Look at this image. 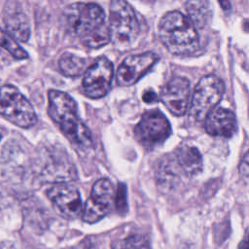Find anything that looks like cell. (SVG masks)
<instances>
[{"label": "cell", "instance_id": "obj_20", "mask_svg": "<svg viewBox=\"0 0 249 249\" xmlns=\"http://www.w3.org/2000/svg\"><path fill=\"white\" fill-rule=\"evenodd\" d=\"M115 203L118 211L122 214L125 213L127 209V203H126V187L124 184H120L117 191H116V196H115Z\"/></svg>", "mask_w": 249, "mask_h": 249}, {"label": "cell", "instance_id": "obj_23", "mask_svg": "<svg viewBox=\"0 0 249 249\" xmlns=\"http://www.w3.org/2000/svg\"><path fill=\"white\" fill-rule=\"evenodd\" d=\"M1 137H2V135H1V133H0V139H1Z\"/></svg>", "mask_w": 249, "mask_h": 249}, {"label": "cell", "instance_id": "obj_7", "mask_svg": "<svg viewBox=\"0 0 249 249\" xmlns=\"http://www.w3.org/2000/svg\"><path fill=\"white\" fill-rule=\"evenodd\" d=\"M170 134V124L166 117L159 110L146 112L134 127L136 140L147 149H153L161 145Z\"/></svg>", "mask_w": 249, "mask_h": 249}, {"label": "cell", "instance_id": "obj_6", "mask_svg": "<svg viewBox=\"0 0 249 249\" xmlns=\"http://www.w3.org/2000/svg\"><path fill=\"white\" fill-rule=\"evenodd\" d=\"M224 92L225 86L219 77L212 74L202 77L193 93L190 107L191 116L197 122L204 121L220 102Z\"/></svg>", "mask_w": 249, "mask_h": 249}, {"label": "cell", "instance_id": "obj_15", "mask_svg": "<svg viewBox=\"0 0 249 249\" xmlns=\"http://www.w3.org/2000/svg\"><path fill=\"white\" fill-rule=\"evenodd\" d=\"M3 19L8 30V34L16 40L20 42H26L30 35L29 22L26 16L20 12H12L6 13L3 17Z\"/></svg>", "mask_w": 249, "mask_h": 249}, {"label": "cell", "instance_id": "obj_13", "mask_svg": "<svg viewBox=\"0 0 249 249\" xmlns=\"http://www.w3.org/2000/svg\"><path fill=\"white\" fill-rule=\"evenodd\" d=\"M204 128L212 136L231 137L236 130V119L232 111L215 107L204 120Z\"/></svg>", "mask_w": 249, "mask_h": 249}, {"label": "cell", "instance_id": "obj_11", "mask_svg": "<svg viewBox=\"0 0 249 249\" xmlns=\"http://www.w3.org/2000/svg\"><path fill=\"white\" fill-rule=\"evenodd\" d=\"M157 60V54L151 52L126 56L117 70L118 85L121 87L134 85L154 66Z\"/></svg>", "mask_w": 249, "mask_h": 249}, {"label": "cell", "instance_id": "obj_4", "mask_svg": "<svg viewBox=\"0 0 249 249\" xmlns=\"http://www.w3.org/2000/svg\"><path fill=\"white\" fill-rule=\"evenodd\" d=\"M108 32L115 48L128 50L139 35V22L130 4L123 0H113L109 7Z\"/></svg>", "mask_w": 249, "mask_h": 249}, {"label": "cell", "instance_id": "obj_5", "mask_svg": "<svg viewBox=\"0 0 249 249\" xmlns=\"http://www.w3.org/2000/svg\"><path fill=\"white\" fill-rule=\"evenodd\" d=\"M0 115L17 126L27 128L37 122L31 103L13 85L0 89Z\"/></svg>", "mask_w": 249, "mask_h": 249}, {"label": "cell", "instance_id": "obj_8", "mask_svg": "<svg viewBox=\"0 0 249 249\" xmlns=\"http://www.w3.org/2000/svg\"><path fill=\"white\" fill-rule=\"evenodd\" d=\"M113 75L112 62L104 56L98 57L84 74L82 88L85 95L92 99L105 96L110 90Z\"/></svg>", "mask_w": 249, "mask_h": 249}, {"label": "cell", "instance_id": "obj_9", "mask_svg": "<svg viewBox=\"0 0 249 249\" xmlns=\"http://www.w3.org/2000/svg\"><path fill=\"white\" fill-rule=\"evenodd\" d=\"M114 198V187L112 183L102 178L97 180L85 204L83 220L87 223H95L102 219L109 211Z\"/></svg>", "mask_w": 249, "mask_h": 249}, {"label": "cell", "instance_id": "obj_3", "mask_svg": "<svg viewBox=\"0 0 249 249\" xmlns=\"http://www.w3.org/2000/svg\"><path fill=\"white\" fill-rule=\"evenodd\" d=\"M159 36L166 50L176 55L193 54L199 47L195 26L179 11H170L162 16L159 22Z\"/></svg>", "mask_w": 249, "mask_h": 249}, {"label": "cell", "instance_id": "obj_2", "mask_svg": "<svg viewBox=\"0 0 249 249\" xmlns=\"http://www.w3.org/2000/svg\"><path fill=\"white\" fill-rule=\"evenodd\" d=\"M48 98L49 115L64 136L77 147L86 148L90 145V131L80 120L75 100L68 93L57 89H50Z\"/></svg>", "mask_w": 249, "mask_h": 249}, {"label": "cell", "instance_id": "obj_22", "mask_svg": "<svg viewBox=\"0 0 249 249\" xmlns=\"http://www.w3.org/2000/svg\"><path fill=\"white\" fill-rule=\"evenodd\" d=\"M142 99L144 102L146 103H152V102H155L159 99L158 95L156 94L155 91L149 89V90H145L143 95H142Z\"/></svg>", "mask_w": 249, "mask_h": 249}, {"label": "cell", "instance_id": "obj_21", "mask_svg": "<svg viewBox=\"0 0 249 249\" xmlns=\"http://www.w3.org/2000/svg\"><path fill=\"white\" fill-rule=\"evenodd\" d=\"M239 171H240V174L243 177V179L246 181L248 178V154L247 153H245V155L240 162Z\"/></svg>", "mask_w": 249, "mask_h": 249}, {"label": "cell", "instance_id": "obj_16", "mask_svg": "<svg viewBox=\"0 0 249 249\" xmlns=\"http://www.w3.org/2000/svg\"><path fill=\"white\" fill-rule=\"evenodd\" d=\"M86 59L74 53H64L58 60V66L61 73L67 77H78L86 68Z\"/></svg>", "mask_w": 249, "mask_h": 249}, {"label": "cell", "instance_id": "obj_12", "mask_svg": "<svg viewBox=\"0 0 249 249\" xmlns=\"http://www.w3.org/2000/svg\"><path fill=\"white\" fill-rule=\"evenodd\" d=\"M190 82L184 77H176L167 82L160 90V100L174 116H183L189 107Z\"/></svg>", "mask_w": 249, "mask_h": 249}, {"label": "cell", "instance_id": "obj_14", "mask_svg": "<svg viewBox=\"0 0 249 249\" xmlns=\"http://www.w3.org/2000/svg\"><path fill=\"white\" fill-rule=\"evenodd\" d=\"M181 173L185 176H195L202 169V157L197 148L190 145L178 147L171 155Z\"/></svg>", "mask_w": 249, "mask_h": 249}, {"label": "cell", "instance_id": "obj_10", "mask_svg": "<svg viewBox=\"0 0 249 249\" xmlns=\"http://www.w3.org/2000/svg\"><path fill=\"white\" fill-rule=\"evenodd\" d=\"M47 196L56 212L65 219H74L82 212V199L79 191L67 183L53 184L47 190Z\"/></svg>", "mask_w": 249, "mask_h": 249}, {"label": "cell", "instance_id": "obj_17", "mask_svg": "<svg viewBox=\"0 0 249 249\" xmlns=\"http://www.w3.org/2000/svg\"><path fill=\"white\" fill-rule=\"evenodd\" d=\"M187 17L194 26L201 28L209 18V2L207 1H189L186 3Z\"/></svg>", "mask_w": 249, "mask_h": 249}, {"label": "cell", "instance_id": "obj_18", "mask_svg": "<svg viewBox=\"0 0 249 249\" xmlns=\"http://www.w3.org/2000/svg\"><path fill=\"white\" fill-rule=\"evenodd\" d=\"M0 47L5 49L17 59H25L28 53L18 44V42L6 31L0 28Z\"/></svg>", "mask_w": 249, "mask_h": 249}, {"label": "cell", "instance_id": "obj_1", "mask_svg": "<svg viewBox=\"0 0 249 249\" xmlns=\"http://www.w3.org/2000/svg\"><path fill=\"white\" fill-rule=\"evenodd\" d=\"M68 31L79 37L84 45L98 49L109 43L108 26L105 23L103 9L95 3L77 2L70 4L64 11Z\"/></svg>", "mask_w": 249, "mask_h": 249}, {"label": "cell", "instance_id": "obj_19", "mask_svg": "<svg viewBox=\"0 0 249 249\" xmlns=\"http://www.w3.org/2000/svg\"><path fill=\"white\" fill-rule=\"evenodd\" d=\"M113 249H150V242L146 236L135 234L116 241Z\"/></svg>", "mask_w": 249, "mask_h": 249}]
</instances>
